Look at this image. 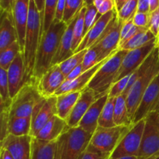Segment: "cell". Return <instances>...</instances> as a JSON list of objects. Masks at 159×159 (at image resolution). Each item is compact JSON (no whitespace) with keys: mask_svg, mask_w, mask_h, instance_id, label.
Masks as SVG:
<instances>
[{"mask_svg":"<svg viewBox=\"0 0 159 159\" xmlns=\"http://www.w3.org/2000/svg\"><path fill=\"white\" fill-rule=\"evenodd\" d=\"M110 154L101 153L87 148L79 159H110Z\"/></svg>","mask_w":159,"mask_h":159,"instance_id":"obj_44","label":"cell"},{"mask_svg":"<svg viewBox=\"0 0 159 159\" xmlns=\"http://www.w3.org/2000/svg\"><path fill=\"white\" fill-rule=\"evenodd\" d=\"M159 74V48L155 54L152 64L147 71L141 78L134 82L126 96L127 109L130 120H133L134 115L139 106L140 102L144 93L155 77Z\"/></svg>","mask_w":159,"mask_h":159,"instance_id":"obj_6","label":"cell"},{"mask_svg":"<svg viewBox=\"0 0 159 159\" xmlns=\"http://www.w3.org/2000/svg\"><path fill=\"white\" fill-rule=\"evenodd\" d=\"M12 100L6 102H1V141L8 135V125L10 119V107Z\"/></svg>","mask_w":159,"mask_h":159,"instance_id":"obj_38","label":"cell"},{"mask_svg":"<svg viewBox=\"0 0 159 159\" xmlns=\"http://www.w3.org/2000/svg\"><path fill=\"white\" fill-rule=\"evenodd\" d=\"M158 47H159V35H158Z\"/></svg>","mask_w":159,"mask_h":159,"instance_id":"obj_58","label":"cell"},{"mask_svg":"<svg viewBox=\"0 0 159 159\" xmlns=\"http://www.w3.org/2000/svg\"><path fill=\"white\" fill-rule=\"evenodd\" d=\"M149 30L156 37L159 35V7L156 10L150 12V18L148 23Z\"/></svg>","mask_w":159,"mask_h":159,"instance_id":"obj_42","label":"cell"},{"mask_svg":"<svg viewBox=\"0 0 159 159\" xmlns=\"http://www.w3.org/2000/svg\"><path fill=\"white\" fill-rule=\"evenodd\" d=\"M158 39L155 37L152 31L149 30L148 28H144L142 30L134 36L131 39L126 42L124 45L119 48V50H125V51H131V50L138 49L145 46L148 43H151L153 40Z\"/></svg>","mask_w":159,"mask_h":159,"instance_id":"obj_27","label":"cell"},{"mask_svg":"<svg viewBox=\"0 0 159 159\" xmlns=\"http://www.w3.org/2000/svg\"><path fill=\"white\" fill-rule=\"evenodd\" d=\"M130 77V75H129L121 79L118 82L113 83L109 90V97L116 98L124 94V91L127 86V84H128Z\"/></svg>","mask_w":159,"mask_h":159,"instance_id":"obj_41","label":"cell"},{"mask_svg":"<svg viewBox=\"0 0 159 159\" xmlns=\"http://www.w3.org/2000/svg\"><path fill=\"white\" fill-rule=\"evenodd\" d=\"M16 41H18V38L12 12L1 11L0 51L6 49Z\"/></svg>","mask_w":159,"mask_h":159,"instance_id":"obj_22","label":"cell"},{"mask_svg":"<svg viewBox=\"0 0 159 159\" xmlns=\"http://www.w3.org/2000/svg\"><path fill=\"white\" fill-rule=\"evenodd\" d=\"M0 100L1 102H6L12 100L9 95L7 71L1 68H0Z\"/></svg>","mask_w":159,"mask_h":159,"instance_id":"obj_40","label":"cell"},{"mask_svg":"<svg viewBox=\"0 0 159 159\" xmlns=\"http://www.w3.org/2000/svg\"><path fill=\"white\" fill-rule=\"evenodd\" d=\"M109 97V92L96 99L89 107L83 118L79 123V127L83 128L85 131L94 134L99 126V119L104 106Z\"/></svg>","mask_w":159,"mask_h":159,"instance_id":"obj_21","label":"cell"},{"mask_svg":"<svg viewBox=\"0 0 159 159\" xmlns=\"http://www.w3.org/2000/svg\"><path fill=\"white\" fill-rule=\"evenodd\" d=\"M20 52H21V50L18 41L0 51V68L7 71Z\"/></svg>","mask_w":159,"mask_h":159,"instance_id":"obj_33","label":"cell"},{"mask_svg":"<svg viewBox=\"0 0 159 159\" xmlns=\"http://www.w3.org/2000/svg\"><path fill=\"white\" fill-rule=\"evenodd\" d=\"M57 96H53L49 98H43L34 108L32 114L30 136L33 138L38 133L39 130L51 119L57 115Z\"/></svg>","mask_w":159,"mask_h":159,"instance_id":"obj_11","label":"cell"},{"mask_svg":"<svg viewBox=\"0 0 159 159\" xmlns=\"http://www.w3.org/2000/svg\"><path fill=\"white\" fill-rule=\"evenodd\" d=\"M32 140L33 137L30 135L8 134L1 141V148H6L14 159H31Z\"/></svg>","mask_w":159,"mask_h":159,"instance_id":"obj_15","label":"cell"},{"mask_svg":"<svg viewBox=\"0 0 159 159\" xmlns=\"http://www.w3.org/2000/svg\"><path fill=\"white\" fill-rule=\"evenodd\" d=\"M159 104V74L154 79L144 93L139 106L134 115L132 124L145 119L150 113L155 112Z\"/></svg>","mask_w":159,"mask_h":159,"instance_id":"obj_13","label":"cell"},{"mask_svg":"<svg viewBox=\"0 0 159 159\" xmlns=\"http://www.w3.org/2000/svg\"><path fill=\"white\" fill-rule=\"evenodd\" d=\"M154 159H159V156H158V157H157V158H154Z\"/></svg>","mask_w":159,"mask_h":159,"instance_id":"obj_59","label":"cell"},{"mask_svg":"<svg viewBox=\"0 0 159 159\" xmlns=\"http://www.w3.org/2000/svg\"><path fill=\"white\" fill-rule=\"evenodd\" d=\"M131 127L116 126L106 128L98 126L92 137L88 148L95 152L111 155Z\"/></svg>","mask_w":159,"mask_h":159,"instance_id":"obj_5","label":"cell"},{"mask_svg":"<svg viewBox=\"0 0 159 159\" xmlns=\"http://www.w3.org/2000/svg\"><path fill=\"white\" fill-rule=\"evenodd\" d=\"M144 126L145 119L133 124L130 130L123 138L114 151L112 152L110 159H116L129 156L137 157L142 141Z\"/></svg>","mask_w":159,"mask_h":159,"instance_id":"obj_9","label":"cell"},{"mask_svg":"<svg viewBox=\"0 0 159 159\" xmlns=\"http://www.w3.org/2000/svg\"><path fill=\"white\" fill-rule=\"evenodd\" d=\"M8 81H9V95L11 99L15 97L20 89L24 85L25 69L23 56L21 52L18 54L15 60L7 70Z\"/></svg>","mask_w":159,"mask_h":159,"instance_id":"obj_19","label":"cell"},{"mask_svg":"<svg viewBox=\"0 0 159 159\" xmlns=\"http://www.w3.org/2000/svg\"><path fill=\"white\" fill-rule=\"evenodd\" d=\"M65 2H66V0H58L57 8H56L55 18H54V20H57V21L60 22L63 20L64 12H65Z\"/></svg>","mask_w":159,"mask_h":159,"instance_id":"obj_46","label":"cell"},{"mask_svg":"<svg viewBox=\"0 0 159 159\" xmlns=\"http://www.w3.org/2000/svg\"><path fill=\"white\" fill-rule=\"evenodd\" d=\"M128 51L118 50L99 68L87 88L93 90L99 97L108 93L114 83L123 60Z\"/></svg>","mask_w":159,"mask_h":159,"instance_id":"obj_4","label":"cell"},{"mask_svg":"<svg viewBox=\"0 0 159 159\" xmlns=\"http://www.w3.org/2000/svg\"><path fill=\"white\" fill-rule=\"evenodd\" d=\"M112 55H113V54H112ZM109 57H107V59H105V60H103L102 61H101L100 63L96 65V66H94L93 68H90L89 70L82 73L81 75H79V77L76 78V79L69 81L65 80V82L61 85L60 88H59L58 89H57V91L56 92L54 96H59V95L65 94V93H71V92L82 91V90L85 89V88H87L89 83L90 81L92 80L93 76L95 75L96 71L99 70V68H100L107 60H108Z\"/></svg>","mask_w":159,"mask_h":159,"instance_id":"obj_20","label":"cell"},{"mask_svg":"<svg viewBox=\"0 0 159 159\" xmlns=\"http://www.w3.org/2000/svg\"><path fill=\"white\" fill-rule=\"evenodd\" d=\"M158 48H159V47H158Z\"/></svg>","mask_w":159,"mask_h":159,"instance_id":"obj_60","label":"cell"},{"mask_svg":"<svg viewBox=\"0 0 159 159\" xmlns=\"http://www.w3.org/2000/svg\"><path fill=\"white\" fill-rule=\"evenodd\" d=\"M88 50H83L82 51L75 53L73 54L71 57L65 60V61L61 62V63L58 64V66L60 68L61 71L65 76V78L68 77V75L76 68L79 66V65L82 63L83 61L84 57H85V54H86Z\"/></svg>","mask_w":159,"mask_h":159,"instance_id":"obj_34","label":"cell"},{"mask_svg":"<svg viewBox=\"0 0 159 159\" xmlns=\"http://www.w3.org/2000/svg\"><path fill=\"white\" fill-rule=\"evenodd\" d=\"M30 1V0H16L12 9L14 23L17 33L19 44L21 53L24 51L25 37H26V26H27L28 14H29Z\"/></svg>","mask_w":159,"mask_h":159,"instance_id":"obj_17","label":"cell"},{"mask_svg":"<svg viewBox=\"0 0 159 159\" xmlns=\"http://www.w3.org/2000/svg\"><path fill=\"white\" fill-rule=\"evenodd\" d=\"M116 14H117V11L115 8L110 12L101 16L100 18L92 26L91 29L85 36L79 46L78 47L77 50L75 51V54L83 51V50L89 49L96 43H97L103 37L107 26Z\"/></svg>","mask_w":159,"mask_h":159,"instance_id":"obj_14","label":"cell"},{"mask_svg":"<svg viewBox=\"0 0 159 159\" xmlns=\"http://www.w3.org/2000/svg\"><path fill=\"white\" fill-rule=\"evenodd\" d=\"M43 20L34 0L30 1L29 14L25 37L23 61H24V84L31 82L35 67L36 57L41 39Z\"/></svg>","mask_w":159,"mask_h":159,"instance_id":"obj_2","label":"cell"},{"mask_svg":"<svg viewBox=\"0 0 159 159\" xmlns=\"http://www.w3.org/2000/svg\"><path fill=\"white\" fill-rule=\"evenodd\" d=\"M115 97H108L99 119V126L106 128L116 127L114 123Z\"/></svg>","mask_w":159,"mask_h":159,"instance_id":"obj_30","label":"cell"},{"mask_svg":"<svg viewBox=\"0 0 159 159\" xmlns=\"http://www.w3.org/2000/svg\"><path fill=\"white\" fill-rule=\"evenodd\" d=\"M93 135L79 126L68 127L56 141L54 159H79L88 148Z\"/></svg>","mask_w":159,"mask_h":159,"instance_id":"obj_3","label":"cell"},{"mask_svg":"<svg viewBox=\"0 0 159 159\" xmlns=\"http://www.w3.org/2000/svg\"><path fill=\"white\" fill-rule=\"evenodd\" d=\"M157 47H158V39L148 43L142 48L128 51L123 60L114 83L123 78L131 75L137 68H139L144 63V61L148 57V56Z\"/></svg>","mask_w":159,"mask_h":159,"instance_id":"obj_10","label":"cell"},{"mask_svg":"<svg viewBox=\"0 0 159 159\" xmlns=\"http://www.w3.org/2000/svg\"><path fill=\"white\" fill-rule=\"evenodd\" d=\"M55 141H44L33 138L31 159H54Z\"/></svg>","mask_w":159,"mask_h":159,"instance_id":"obj_26","label":"cell"},{"mask_svg":"<svg viewBox=\"0 0 159 159\" xmlns=\"http://www.w3.org/2000/svg\"><path fill=\"white\" fill-rule=\"evenodd\" d=\"M79 65V66L76 67L71 73L68 75V77L66 78V81H69V80H73V79H76V78L79 77V75L83 73V71H82V65Z\"/></svg>","mask_w":159,"mask_h":159,"instance_id":"obj_49","label":"cell"},{"mask_svg":"<svg viewBox=\"0 0 159 159\" xmlns=\"http://www.w3.org/2000/svg\"><path fill=\"white\" fill-rule=\"evenodd\" d=\"M65 80L66 78L61 71L58 65H52L39 80L37 85V90L43 98L51 97L55 95Z\"/></svg>","mask_w":159,"mask_h":159,"instance_id":"obj_16","label":"cell"},{"mask_svg":"<svg viewBox=\"0 0 159 159\" xmlns=\"http://www.w3.org/2000/svg\"><path fill=\"white\" fill-rule=\"evenodd\" d=\"M43 98L34 84L32 82H26L15 97L12 99L10 116H32L34 108Z\"/></svg>","mask_w":159,"mask_h":159,"instance_id":"obj_7","label":"cell"},{"mask_svg":"<svg viewBox=\"0 0 159 159\" xmlns=\"http://www.w3.org/2000/svg\"><path fill=\"white\" fill-rule=\"evenodd\" d=\"M129 0H115V3H116V9L117 12H119L123 6L128 2Z\"/></svg>","mask_w":159,"mask_h":159,"instance_id":"obj_54","label":"cell"},{"mask_svg":"<svg viewBox=\"0 0 159 159\" xmlns=\"http://www.w3.org/2000/svg\"><path fill=\"white\" fill-rule=\"evenodd\" d=\"M85 12H86V7L84 6L78 15L73 29L72 51L74 54L84 38V22H85Z\"/></svg>","mask_w":159,"mask_h":159,"instance_id":"obj_32","label":"cell"},{"mask_svg":"<svg viewBox=\"0 0 159 159\" xmlns=\"http://www.w3.org/2000/svg\"><path fill=\"white\" fill-rule=\"evenodd\" d=\"M101 16L102 15L99 13L98 9L93 4L87 6L86 12L85 14V22H84V37L91 29L92 26L100 18Z\"/></svg>","mask_w":159,"mask_h":159,"instance_id":"obj_39","label":"cell"},{"mask_svg":"<svg viewBox=\"0 0 159 159\" xmlns=\"http://www.w3.org/2000/svg\"><path fill=\"white\" fill-rule=\"evenodd\" d=\"M138 12H150V4L149 0H139L138 1Z\"/></svg>","mask_w":159,"mask_h":159,"instance_id":"obj_48","label":"cell"},{"mask_svg":"<svg viewBox=\"0 0 159 159\" xmlns=\"http://www.w3.org/2000/svg\"><path fill=\"white\" fill-rule=\"evenodd\" d=\"M99 98V96L90 89L85 88V89L82 90L80 98L75 105L71 114L66 120L68 127H78L87 110L89 109L92 104Z\"/></svg>","mask_w":159,"mask_h":159,"instance_id":"obj_18","label":"cell"},{"mask_svg":"<svg viewBox=\"0 0 159 159\" xmlns=\"http://www.w3.org/2000/svg\"><path fill=\"white\" fill-rule=\"evenodd\" d=\"M79 15V14H78ZM77 15V16H78ZM77 16L68 25L61 39L60 44L57 48V53L53 60L52 65H58L61 62L65 61L68 58L74 54L72 51V41H73V29H74L75 23Z\"/></svg>","mask_w":159,"mask_h":159,"instance_id":"obj_24","label":"cell"},{"mask_svg":"<svg viewBox=\"0 0 159 159\" xmlns=\"http://www.w3.org/2000/svg\"><path fill=\"white\" fill-rule=\"evenodd\" d=\"M134 25V24L133 19H131V20H128V21L125 22V23H124V25H123L122 26V30H121V40L125 37V36L127 35V33H128L129 31H130V30L133 27Z\"/></svg>","mask_w":159,"mask_h":159,"instance_id":"obj_50","label":"cell"},{"mask_svg":"<svg viewBox=\"0 0 159 159\" xmlns=\"http://www.w3.org/2000/svg\"><path fill=\"white\" fill-rule=\"evenodd\" d=\"M124 23V22L118 19L116 14L107 26L102 39L95 44L100 49L105 58L111 56L119 50L121 40V30Z\"/></svg>","mask_w":159,"mask_h":159,"instance_id":"obj_12","label":"cell"},{"mask_svg":"<svg viewBox=\"0 0 159 159\" xmlns=\"http://www.w3.org/2000/svg\"><path fill=\"white\" fill-rule=\"evenodd\" d=\"M138 1L139 0H129L122 9L117 12L118 19L124 23L133 19L134 16L138 12Z\"/></svg>","mask_w":159,"mask_h":159,"instance_id":"obj_37","label":"cell"},{"mask_svg":"<svg viewBox=\"0 0 159 159\" xmlns=\"http://www.w3.org/2000/svg\"><path fill=\"white\" fill-rule=\"evenodd\" d=\"M68 127L66 120L55 115L39 130L34 138L44 141H55Z\"/></svg>","mask_w":159,"mask_h":159,"instance_id":"obj_23","label":"cell"},{"mask_svg":"<svg viewBox=\"0 0 159 159\" xmlns=\"http://www.w3.org/2000/svg\"><path fill=\"white\" fill-rule=\"evenodd\" d=\"M116 159H138L136 156H129V157H123V158H116Z\"/></svg>","mask_w":159,"mask_h":159,"instance_id":"obj_57","label":"cell"},{"mask_svg":"<svg viewBox=\"0 0 159 159\" xmlns=\"http://www.w3.org/2000/svg\"><path fill=\"white\" fill-rule=\"evenodd\" d=\"M150 12H137L133 17L134 24L138 27L148 28Z\"/></svg>","mask_w":159,"mask_h":159,"instance_id":"obj_43","label":"cell"},{"mask_svg":"<svg viewBox=\"0 0 159 159\" xmlns=\"http://www.w3.org/2000/svg\"><path fill=\"white\" fill-rule=\"evenodd\" d=\"M35 4L37 6V9H38L39 12H40L41 15L42 20L43 18V11H44V4H45V0H34Z\"/></svg>","mask_w":159,"mask_h":159,"instance_id":"obj_51","label":"cell"},{"mask_svg":"<svg viewBox=\"0 0 159 159\" xmlns=\"http://www.w3.org/2000/svg\"><path fill=\"white\" fill-rule=\"evenodd\" d=\"M0 158L1 159H14L11 154L3 148H1V150H0Z\"/></svg>","mask_w":159,"mask_h":159,"instance_id":"obj_52","label":"cell"},{"mask_svg":"<svg viewBox=\"0 0 159 159\" xmlns=\"http://www.w3.org/2000/svg\"><path fill=\"white\" fill-rule=\"evenodd\" d=\"M83 2L84 0H66L62 21L67 25L69 24L84 7Z\"/></svg>","mask_w":159,"mask_h":159,"instance_id":"obj_35","label":"cell"},{"mask_svg":"<svg viewBox=\"0 0 159 159\" xmlns=\"http://www.w3.org/2000/svg\"><path fill=\"white\" fill-rule=\"evenodd\" d=\"M82 91L71 92L57 96V115L61 119L66 120L71 114L76 102L80 98Z\"/></svg>","mask_w":159,"mask_h":159,"instance_id":"obj_25","label":"cell"},{"mask_svg":"<svg viewBox=\"0 0 159 159\" xmlns=\"http://www.w3.org/2000/svg\"><path fill=\"white\" fill-rule=\"evenodd\" d=\"M104 1H105V0H95L94 2H93V5H94V6L96 7V9H98L99 7H100L101 5L104 2Z\"/></svg>","mask_w":159,"mask_h":159,"instance_id":"obj_55","label":"cell"},{"mask_svg":"<svg viewBox=\"0 0 159 159\" xmlns=\"http://www.w3.org/2000/svg\"><path fill=\"white\" fill-rule=\"evenodd\" d=\"M159 156V116L156 112L150 113L145 118L144 134L138 159H154Z\"/></svg>","mask_w":159,"mask_h":159,"instance_id":"obj_8","label":"cell"},{"mask_svg":"<svg viewBox=\"0 0 159 159\" xmlns=\"http://www.w3.org/2000/svg\"><path fill=\"white\" fill-rule=\"evenodd\" d=\"M95 0H84V2H83V6L85 7H87L89 6H91V5L93 4Z\"/></svg>","mask_w":159,"mask_h":159,"instance_id":"obj_56","label":"cell"},{"mask_svg":"<svg viewBox=\"0 0 159 159\" xmlns=\"http://www.w3.org/2000/svg\"><path fill=\"white\" fill-rule=\"evenodd\" d=\"M116 8L115 0H105L104 2L101 5L100 7L98 9V12L101 15L107 13Z\"/></svg>","mask_w":159,"mask_h":159,"instance_id":"obj_45","label":"cell"},{"mask_svg":"<svg viewBox=\"0 0 159 159\" xmlns=\"http://www.w3.org/2000/svg\"><path fill=\"white\" fill-rule=\"evenodd\" d=\"M57 2H58V0H45L42 34H43L48 30L51 25L54 22V18H55L56 8H57Z\"/></svg>","mask_w":159,"mask_h":159,"instance_id":"obj_36","label":"cell"},{"mask_svg":"<svg viewBox=\"0 0 159 159\" xmlns=\"http://www.w3.org/2000/svg\"><path fill=\"white\" fill-rule=\"evenodd\" d=\"M32 116L28 117H15L10 116L8 125V134L15 136L30 135Z\"/></svg>","mask_w":159,"mask_h":159,"instance_id":"obj_28","label":"cell"},{"mask_svg":"<svg viewBox=\"0 0 159 159\" xmlns=\"http://www.w3.org/2000/svg\"><path fill=\"white\" fill-rule=\"evenodd\" d=\"M67 26L68 25L63 21L59 22L54 20L48 30L42 34L31 80L36 86L42 76L52 66L53 60Z\"/></svg>","mask_w":159,"mask_h":159,"instance_id":"obj_1","label":"cell"},{"mask_svg":"<svg viewBox=\"0 0 159 159\" xmlns=\"http://www.w3.org/2000/svg\"><path fill=\"white\" fill-rule=\"evenodd\" d=\"M16 0H0V8L1 11H7L12 12Z\"/></svg>","mask_w":159,"mask_h":159,"instance_id":"obj_47","label":"cell"},{"mask_svg":"<svg viewBox=\"0 0 159 159\" xmlns=\"http://www.w3.org/2000/svg\"><path fill=\"white\" fill-rule=\"evenodd\" d=\"M105 59L107 58L103 57L100 49L97 46L94 45L92 48H90L87 51L82 64L83 73L89 70L90 68L96 66V65L100 63L101 61H102Z\"/></svg>","mask_w":159,"mask_h":159,"instance_id":"obj_31","label":"cell"},{"mask_svg":"<svg viewBox=\"0 0 159 159\" xmlns=\"http://www.w3.org/2000/svg\"><path fill=\"white\" fill-rule=\"evenodd\" d=\"M150 4V12L156 10L159 7V0H149Z\"/></svg>","mask_w":159,"mask_h":159,"instance_id":"obj_53","label":"cell"},{"mask_svg":"<svg viewBox=\"0 0 159 159\" xmlns=\"http://www.w3.org/2000/svg\"><path fill=\"white\" fill-rule=\"evenodd\" d=\"M114 123L116 126H132V121L129 116L127 99L124 95L116 97L114 107Z\"/></svg>","mask_w":159,"mask_h":159,"instance_id":"obj_29","label":"cell"}]
</instances>
